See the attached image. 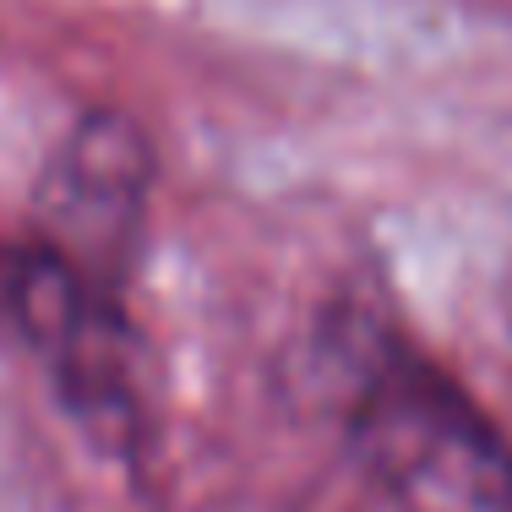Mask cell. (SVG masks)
I'll use <instances>...</instances> for the list:
<instances>
[{
	"label": "cell",
	"instance_id": "6da1fadb",
	"mask_svg": "<svg viewBox=\"0 0 512 512\" xmlns=\"http://www.w3.org/2000/svg\"><path fill=\"white\" fill-rule=\"evenodd\" d=\"M349 458L398 512H512V436L404 344L371 349L344 404Z\"/></svg>",
	"mask_w": 512,
	"mask_h": 512
},
{
	"label": "cell",
	"instance_id": "7a4b0ae2",
	"mask_svg": "<svg viewBox=\"0 0 512 512\" xmlns=\"http://www.w3.org/2000/svg\"><path fill=\"white\" fill-rule=\"evenodd\" d=\"M0 333L28 344L71 420L109 453H137L148 436L137 344L120 284L93 273L44 235H0Z\"/></svg>",
	"mask_w": 512,
	"mask_h": 512
},
{
	"label": "cell",
	"instance_id": "3957f363",
	"mask_svg": "<svg viewBox=\"0 0 512 512\" xmlns=\"http://www.w3.org/2000/svg\"><path fill=\"white\" fill-rule=\"evenodd\" d=\"M153 186V153L142 131L120 115H88L71 126L60 153L44 169V240L88 262L93 273H126L131 240L142 229V207Z\"/></svg>",
	"mask_w": 512,
	"mask_h": 512
}]
</instances>
